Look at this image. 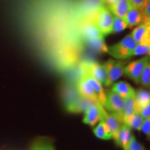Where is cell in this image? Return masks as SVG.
Listing matches in <instances>:
<instances>
[{
    "label": "cell",
    "instance_id": "12",
    "mask_svg": "<svg viewBox=\"0 0 150 150\" xmlns=\"http://www.w3.org/2000/svg\"><path fill=\"white\" fill-rule=\"evenodd\" d=\"M129 28H132L145 22L143 13L142 10L131 6L125 17Z\"/></svg>",
    "mask_w": 150,
    "mask_h": 150
},
{
    "label": "cell",
    "instance_id": "10",
    "mask_svg": "<svg viewBox=\"0 0 150 150\" xmlns=\"http://www.w3.org/2000/svg\"><path fill=\"white\" fill-rule=\"evenodd\" d=\"M101 120H102L109 128L112 134V138H113L117 134L120 127L122 124L120 120L112 112H108L105 110L103 106H102V118Z\"/></svg>",
    "mask_w": 150,
    "mask_h": 150
},
{
    "label": "cell",
    "instance_id": "19",
    "mask_svg": "<svg viewBox=\"0 0 150 150\" xmlns=\"http://www.w3.org/2000/svg\"><path fill=\"white\" fill-rule=\"evenodd\" d=\"M144 119L142 116L140 115L139 112L136 111L132 115L127 117L124 123L126 124L127 126L130 127L131 129H136L137 131H141V127Z\"/></svg>",
    "mask_w": 150,
    "mask_h": 150
},
{
    "label": "cell",
    "instance_id": "30",
    "mask_svg": "<svg viewBox=\"0 0 150 150\" xmlns=\"http://www.w3.org/2000/svg\"><path fill=\"white\" fill-rule=\"evenodd\" d=\"M133 7L140 9V10H143L144 6H145V0H128Z\"/></svg>",
    "mask_w": 150,
    "mask_h": 150
},
{
    "label": "cell",
    "instance_id": "21",
    "mask_svg": "<svg viewBox=\"0 0 150 150\" xmlns=\"http://www.w3.org/2000/svg\"><path fill=\"white\" fill-rule=\"evenodd\" d=\"M29 150H55L52 140L47 138H40L33 142Z\"/></svg>",
    "mask_w": 150,
    "mask_h": 150
},
{
    "label": "cell",
    "instance_id": "8",
    "mask_svg": "<svg viewBox=\"0 0 150 150\" xmlns=\"http://www.w3.org/2000/svg\"><path fill=\"white\" fill-rule=\"evenodd\" d=\"M76 90L81 97L91 99L95 102H99L97 95L84 75H82L76 82Z\"/></svg>",
    "mask_w": 150,
    "mask_h": 150
},
{
    "label": "cell",
    "instance_id": "15",
    "mask_svg": "<svg viewBox=\"0 0 150 150\" xmlns=\"http://www.w3.org/2000/svg\"><path fill=\"white\" fill-rule=\"evenodd\" d=\"M150 103V93L145 89L140 88L135 91L136 111L138 112L142 107Z\"/></svg>",
    "mask_w": 150,
    "mask_h": 150
},
{
    "label": "cell",
    "instance_id": "13",
    "mask_svg": "<svg viewBox=\"0 0 150 150\" xmlns=\"http://www.w3.org/2000/svg\"><path fill=\"white\" fill-rule=\"evenodd\" d=\"M131 6H132L128 0H118L117 2L107 8L113 16L125 18Z\"/></svg>",
    "mask_w": 150,
    "mask_h": 150
},
{
    "label": "cell",
    "instance_id": "24",
    "mask_svg": "<svg viewBox=\"0 0 150 150\" xmlns=\"http://www.w3.org/2000/svg\"><path fill=\"white\" fill-rule=\"evenodd\" d=\"M140 83H141L144 87H150V61L148 63V64L146 65L143 72L142 73Z\"/></svg>",
    "mask_w": 150,
    "mask_h": 150
},
{
    "label": "cell",
    "instance_id": "4",
    "mask_svg": "<svg viewBox=\"0 0 150 150\" xmlns=\"http://www.w3.org/2000/svg\"><path fill=\"white\" fill-rule=\"evenodd\" d=\"M150 61V56H146L134 61L126 65L125 67V74L129 76L135 83H140V77L144 69Z\"/></svg>",
    "mask_w": 150,
    "mask_h": 150
},
{
    "label": "cell",
    "instance_id": "1",
    "mask_svg": "<svg viewBox=\"0 0 150 150\" xmlns=\"http://www.w3.org/2000/svg\"><path fill=\"white\" fill-rule=\"evenodd\" d=\"M137 43L129 34L113 45L108 47L107 53L117 59H126L132 57V53Z\"/></svg>",
    "mask_w": 150,
    "mask_h": 150
},
{
    "label": "cell",
    "instance_id": "32",
    "mask_svg": "<svg viewBox=\"0 0 150 150\" xmlns=\"http://www.w3.org/2000/svg\"><path fill=\"white\" fill-rule=\"evenodd\" d=\"M147 55L149 56H150V44H149V52H148Z\"/></svg>",
    "mask_w": 150,
    "mask_h": 150
},
{
    "label": "cell",
    "instance_id": "25",
    "mask_svg": "<svg viewBox=\"0 0 150 150\" xmlns=\"http://www.w3.org/2000/svg\"><path fill=\"white\" fill-rule=\"evenodd\" d=\"M149 45L145 42L138 43L136 45V47L134 48V51L132 53V56H140L145 55L149 52Z\"/></svg>",
    "mask_w": 150,
    "mask_h": 150
},
{
    "label": "cell",
    "instance_id": "22",
    "mask_svg": "<svg viewBox=\"0 0 150 150\" xmlns=\"http://www.w3.org/2000/svg\"><path fill=\"white\" fill-rule=\"evenodd\" d=\"M88 45L94 51L99 53H106L108 52V47L105 44L104 38L87 41Z\"/></svg>",
    "mask_w": 150,
    "mask_h": 150
},
{
    "label": "cell",
    "instance_id": "6",
    "mask_svg": "<svg viewBox=\"0 0 150 150\" xmlns=\"http://www.w3.org/2000/svg\"><path fill=\"white\" fill-rule=\"evenodd\" d=\"M85 73H88L97 79L102 86L107 87L108 74L104 64L99 63H88L85 65Z\"/></svg>",
    "mask_w": 150,
    "mask_h": 150
},
{
    "label": "cell",
    "instance_id": "9",
    "mask_svg": "<svg viewBox=\"0 0 150 150\" xmlns=\"http://www.w3.org/2000/svg\"><path fill=\"white\" fill-rule=\"evenodd\" d=\"M81 33L87 41L95 40L97 38H104L103 35L101 33L98 28L94 23L93 20H88L82 24L81 27Z\"/></svg>",
    "mask_w": 150,
    "mask_h": 150
},
{
    "label": "cell",
    "instance_id": "29",
    "mask_svg": "<svg viewBox=\"0 0 150 150\" xmlns=\"http://www.w3.org/2000/svg\"><path fill=\"white\" fill-rule=\"evenodd\" d=\"M138 112L143 119H147L148 117H150V103L142 107Z\"/></svg>",
    "mask_w": 150,
    "mask_h": 150
},
{
    "label": "cell",
    "instance_id": "16",
    "mask_svg": "<svg viewBox=\"0 0 150 150\" xmlns=\"http://www.w3.org/2000/svg\"><path fill=\"white\" fill-rule=\"evenodd\" d=\"M83 75L86 76L88 81L89 82V83L91 84L92 88H93L95 94L97 95L99 102L102 104V105H103L105 102V93L106 92L104 91V88H103L102 85L99 83L98 81L95 79V78L93 77L91 75L88 74V73H85V74H83Z\"/></svg>",
    "mask_w": 150,
    "mask_h": 150
},
{
    "label": "cell",
    "instance_id": "7",
    "mask_svg": "<svg viewBox=\"0 0 150 150\" xmlns=\"http://www.w3.org/2000/svg\"><path fill=\"white\" fill-rule=\"evenodd\" d=\"M102 106L100 102L94 103L86 109L83 118V122L86 125L94 127L102 118Z\"/></svg>",
    "mask_w": 150,
    "mask_h": 150
},
{
    "label": "cell",
    "instance_id": "3",
    "mask_svg": "<svg viewBox=\"0 0 150 150\" xmlns=\"http://www.w3.org/2000/svg\"><path fill=\"white\" fill-rule=\"evenodd\" d=\"M108 111L116 115L122 121V110L124 107V99L112 90L105 93V102L102 105Z\"/></svg>",
    "mask_w": 150,
    "mask_h": 150
},
{
    "label": "cell",
    "instance_id": "28",
    "mask_svg": "<svg viewBox=\"0 0 150 150\" xmlns=\"http://www.w3.org/2000/svg\"><path fill=\"white\" fill-rule=\"evenodd\" d=\"M141 131L150 139V117L144 119L142 122Z\"/></svg>",
    "mask_w": 150,
    "mask_h": 150
},
{
    "label": "cell",
    "instance_id": "14",
    "mask_svg": "<svg viewBox=\"0 0 150 150\" xmlns=\"http://www.w3.org/2000/svg\"><path fill=\"white\" fill-rule=\"evenodd\" d=\"M111 90L120 95L124 99L135 94V90L133 88L132 86L123 81L113 84Z\"/></svg>",
    "mask_w": 150,
    "mask_h": 150
},
{
    "label": "cell",
    "instance_id": "5",
    "mask_svg": "<svg viewBox=\"0 0 150 150\" xmlns=\"http://www.w3.org/2000/svg\"><path fill=\"white\" fill-rule=\"evenodd\" d=\"M108 74L107 86L113 84L125 73V62L109 59L104 63Z\"/></svg>",
    "mask_w": 150,
    "mask_h": 150
},
{
    "label": "cell",
    "instance_id": "11",
    "mask_svg": "<svg viewBox=\"0 0 150 150\" xmlns=\"http://www.w3.org/2000/svg\"><path fill=\"white\" fill-rule=\"evenodd\" d=\"M134 137L130 127L127 126L126 124L122 123L113 139L117 145L124 149Z\"/></svg>",
    "mask_w": 150,
    "mask_h": 150
},
{
    "label": "cell",
    "instance_id": "23",
    "mask_svg": "<svg viewBox=\"0 0 150 150\" xmlns=\"http://www.w3.org/2000/svg\"><path fill=\"white\" fill-rule=\"evenodd\" d=\"M128 28L126 20L125 18L113 16V20L112 24V33H120Z\"/></svg>",
    "mask_w": 150,
    "mask_h": 150
},
{
    "label": "cell",
    "instance_id": "27",
    "mask_svg": "<svg viewBox=\"0 0 150 150\" xmlns=\"http://www.w3.org/2000/svg\"><path fill=\"white\" fill-rule=\"evenodd\" d=\"M144 18H145V22L147 24H150V0H145V6L143 10Z\"/></svg>",
    "mask_w": 150,
    "mask_h": 150
},
{
    "label": "cell",
    "instance_id": "31",
    "mask_svg": "<svg viewBox=\"0 0 150 150\" xmlns=\"http://www.w3.org/2000/svg\"><path fill=\"white\" fill-rule=\"evenodd\" d=\"M118 0H101L102 4L106 6L109 7L110 6L115 4V2H117Z\"/></svg>",
    "mask_w": 150,
    "mask_h": 150
},
{
    "label": "cell",
    "instance_id": "17",
    "mask_svg": "<svg viewBox=\"0 0 150 150\" xmlns=\"http://www.w3.org/2000/svg\"><path fill=\"white\" fill-rule=\"evenodd\" d=\"M95 136L102 140H110L112 138V134L109 128L102 120L99 122V124L93 129Z\"/></svg>",
    "mask_w": 150,
    "mask_h": 150
},
{
    "label": "cell",
    "instance_id": "18",
    "mask_svg": "<svg viewBox=\"0 0 150 150\" xmlns=\"http://www.w3.org/2000/svg\"><path fill=\"white\" fill-rule=\"evenodd\" d=\"M136 112V104H135V94L124 99V107L122 110V121L132 115Z\"/></svg>",
    "mask_w": 150,
    "mask_h": 150
},
{
    "label": "cell",
    "instance_id": "2",
    "mask_svg": "<svg viewBox=\"0 0 150 150\" xmlns=\"http://www.w3.org/2000/svg\"><path fill=\"white\" fill-rule=\"evenodd\" d=\"M112 20L113 15L107 6L103 4L97 9L93 22L104 37L112 33Z\"/></svg>",
    "mask_w": 150,
    "mask_h": 150
},
{
    "label": "cell",
    "instance_id": "26",
    "mask_svg": "<svg viewBox=\"0 0 150 150\" xmlns=\"http://www.w3.org/2000/svg\"><path fill=\"white\" fill-rule=\"evenodd\" d=\"M124 150H145V149L134 136Z\"/></svg>",
    "mask_w": 150,
    "mask_h": 150
},
{
    "label": "cell",
    "instance_id": "20",
    "mask_svg": "<svg viewBox=\"0 0 150 150\" xmlns=\"http://www.w3.org/2000/svg\"><path fill=\"white\" fill-rule=\"evenodd\" d=\"M148 28V24L145 22L138 25L135 29L133 30L131 35L136 41L137 44L141 43L145 40V38L147 34Z\"/></svg>",
    "mask_w": 150,
    "mask_h": 150
}]
</instances>
